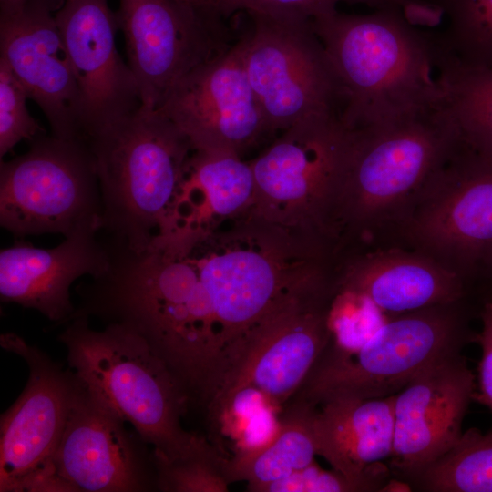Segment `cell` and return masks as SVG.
<instances>
[{"label": "cell", "mask_w": 492, "mask_h": 492, "mask_svg": "<svg viewBox=\"0 0 492 492\" xmlns=\"http://www.w3.org/2000/svg\"><path fill=\"white\" fill-rule=\"evenodd\" d=\"M460 143L444 103L350 129L337 254L395 246L425 186Z\"/></svg>", "instance_id": "cell-1"}, {"label": "cell", "mask_w": 492, "mask_h": 492, "mask_svg": "<svg viewBox=\"0 0 492 492\" xmlns=\"http://www.w3.org/2000/svg\"><path fill=\"white\" fill-rule=\"evenodd\" d=\"M344 94L348 129L385 122L440 105L441 47L398 7L368 15L333 10L312 19Z\"/></svg>", "instance_id": "cell-2"}, {"label": "cell", "mask_w": 492, "mask_h": 492, "mask_svg": "<svg viewBox=\"0 0 492 492\" xmlns=\"http://www.w3.org/2000/svg\"><path fill=\"white\" fill-rule=\"evenodd\" d=\"M95 162L101 230L111 246L135 253L170 231L173 203L193 151L159 109L142 105L83 139Z\"/></svg>", "instance_id": "cell-3"}, {"label": "cell", "mask_w": 492, "mask_h": 492, "mask_svg": "<svg viewBox=\"0 0 492 492\" xmlns=\"http://www.w3.org/2000/svg\"><path fill=\"white\" fill-rule=\"evenodd\" d=\"M59 335L77 380L165 459L184 456L205 437L181 426L190 400L165 361L137 331L108 323L90 328L88 318L77 316Z\"/></svg>", "instance_id": "cell-4"}, {"label": "cell", "mask_w": 492, "mask_h": 492, "mask_svg": "<svg viewBox=\"0 0 492 492\" xmlns=\"http://www.w3.org/2000/svg\"><path fill=\"white\" fill-rule=\"evenodd\" d=\"M350 141L340 118L315 117L283 130L250 161L255 182L250 213L298 232L334 257L337 204Z\"/></svg>", "instance_id": "cell-5"}, {"label": "cell", "mask_w": 492, "mask_h": 492, "mask_svg": "<svg viewBox=\"0 0 492 492\" xmlns=\"http://www.w3.org/2000/svg\"><path fill=\"white\" fill-rule=\"evenodd\" d=\"M467 336L466 299L392 316L354 353L322 354L292 399L317 405L333 395H395L428 366L460 353Z\"/></svg>", "instance_id": "cell-6"}, {"label": "cell", "mask_w": 492, "mask_h": 492, "mask_svg": "<svg viewBox=\"0 0 492 492\" xmlns=\"http://www.w3.org/2000/svg\"><path fill=\"white\" fill-rule=\"evenodd\" d=\"M395 246L431 257L468 288L492 281V157L461 141L425 186Z\"/></svg>", "instance_id": "cell-7"}, {"label": "cell", "mask_w": 492, "mask_h": 492, "mask_svg": "<svg viewBox=\"0 0 492 492\" xmlns=\"http://www.w3.org/2000/svg\"><path fill=\"white\" fill-rule=\"evenodd\" d=\"M247 14L242 61L270 133L309 118H341L343 90L312 19Z\"/></svg>", "instance_id": "cell-8"}, {"label": "cell", "mask_w": 492, "mask_h": 492, "mask_svg": "<svg viewBox=\"0 0 492 492\" xmlns=\"http://www.w3.org/2000/svg\"><path fill=\"white\" fill-rule=\"evenodd\" d=\"M0 166V224L17 237L101 230V194L83 140L42 135Z\"/></svg>", "instance_id": "cell-9"}, {"label": "cell", "mask_w": 492, "mask_h": 492, "mask_svg": "<svg viewBox=\"0 0 492 492\" xmlns=\"http://www.w3.org/2000/svg\"><path fill=\"white\" fill-rule=\"evenodd\" d=\"M333 293L331 274L282 297L231 348L213 396L253 386L283 408L328 344L327 313Z\"/></svg>", "instance_id": "cell-10"}, {"label": "cell", "mask_w": 492, "mask_h": 492, "mask_svg": "<svg viewBox=\"0 0 492 492\" xmlns=\"http://www.w3.org/2000/svg\"><path fill=\"white\" fill-rule=\"evenodd\" d=\"M116 14L141 105L149 109L234 44L223 17L194 0H119Z\"/></svg>", "instance_id": "cell-11"}, {"label": "cell", "mask_w": 492, "mask_h": 492, "mask_svg": "<svg viewBox=\"0 0 492 492\" xmlns=\"http://www.w3.org/2000/svg\"><path fill=\"white\" fill-rule=\"evenodd\" d=\"M159 110L194 150L241 156L270 133L244 69L240 38L185 76Z\"/></svg>", "instance_id": "cell-12"}, {"label": "cell", "mask_w": 492, "mask_h": 492, "mask_svg": "<svg viewBox=\"0 0 492 492\" xmlns=\"http://www.w3.org/2000/svg\"><path fill=\"white\" fill-rule=\"evenodd\" d=\"M3 348L23 357L26 385L1 416L0 491H22L25 483L52 464L77 385L49 357L15 333L1 335Z\"/></svg>", "instance_id": "cell-13"}, {"label": "cell", "mask_w": 492, "mask_h": 492, "mask_svg": "<svg viewBox=\"0 0 492 492\" xmlns=\"http://www.w3.org/2000/svg\"><path fill=\"white\" fill-rule=\"evenodd\" d=\"M65 0H28L0 11V58L42 109L54 137L82 138L80 98L56 21Z\"/></svg>", "instance_id": "cell-14"}, {"label": "cell", "mask_w": 492, "mask_h": 492, "mask_svg": "<svg viewBox=\"0 0 492 492\" xmlns=\"http://www.w3.org/2000/svg\"><path fill=\"white\" fill-rule=\"evenodd\" d=\"M77 378V377H76ZM124 421L77 378L67 421L52 458L71 491L130 492L156 487L153 456L129 436ZM155 471V470H154Z\"/></svg>", "instance_id": "cell-15"}, {"label": "cell", "mask_w": 492, "mask_h": 492, "mask_svg": "<svg viewBox=\"0 0 492 492\" xmlns=\"http://www.w3.org/2000/svg\"><path fill=\"white\" fill-rule=\"evenodd\" d=\"M55 16L79 91L84 139L136 111L138 88L118 52L119 27L108 0H65Z\"/></svg>", "instance_id": "cell-16"}, {"label": "cell", "mask_w": 492, "mask_h": 492, "mask_svg": "<svg viewBox=\"0 0 492 492\" xmlns=\"http://www.w3.org/2000/svg\"><path fill=\"white\" fill-rule=\"evenodd\" d=\"M475 376L461 353L415 376L395 395L392 475L405 480L446 453L462 435Z\"/></svg>", "instance_id": "cell-17"}, {"label": "cell", "mask_w": 492, "mask_h": 492, "mask_svg": "<svg viewBox=\"0 0 492 492\" xmlns=\"http://www.w3.org/2000/svg\"><path fill=\"white\" fill-rule=\"evenodd\" d=\"M98 233L80 230L50 249L20 241L3 249L1 300L35 309L51 321H70L76 312L71 284L87 274L100 275L109 265V252Z\"/></svg>", "instance_id": "cell-18"}, {"label": "cell", "mask_w": 492, "mask_h": 492, "mask_svg": "<svg viewBox=\"0 0 492 492\" xmlns=\"http://www.w3.org/2000/svg\"><path fill=\"white\" fill-rule=\"evenodd\" d=\"M336 287L362 294L389 316L466 299L468 287L431 257L405 247H380L338 256Z\"/></svg>", "instance_id": "cell-19"}, {"label": "cell", "mask_w": 492, "mask_h": 492, "mask_svg": "<svg viewBox=\"0 0 492 492\" xmlns=\"http://www.w3.org/2000/svg\"><path fill=\"white\" fill-rule=\"evenodd\" d=\"M395 395L359 398L333 395L314 410L317 455L358 489L382 491L392 474L383 461L394 443Z\"/></svg>", "instance_id": "cell-20"}, {"label": "cell", "mask_w": 492, "mask_h": 492, "mask_svg": "<svg viewBox=\"0 0 492 492\" xmlns=\"http://www.w3.org/2000/svg\"><path fill=\"white\" fill-rule=\"evenodd\" d=\"M254 200L250 161L231 152L193 149L173 203L170 231L164 238L211 231L249 214Z\"/></svg>", "instance_id": "cell-21"}, {"label": "cell", "mask_w": 492, "mask_h": 492, "mask_svg": "<svg viewBox=\"0 0 492 492\" xmlns=\"http://www.w3.org/2000/svg\"><path fill=\"white\" fill-rule=\"evenodd\" d=\"M282 413L275 438L258 453L243 457H227L225 475L229 483L246 481L247 490L282 480L312 464L317 455L313 430L316 405L294 401Z\"/></svg>", "instance_id": "cell-22"}, {"label": "cell", "mask_w": 492, "mask_h": 492, "mask_svg": "<svg viewBox=\"0 0 492 492\" xmlns=\"http://www.w3.org/2000/svg\"><path fill=\"white\" fill-rule=\"evenodd\" d=\"M212 444L227 440L231 458L252 456L267 446L281 427L282 408L253 386H240L214 395L205 405Z\"/></svg>", "instance_id": "cell-23"}, {"label": "cell", "mask_w": 492, "mask_h": 492, "mask_svg": "<svg viewBox=\"0 0 492 492\" xmlns=\"http://www.w3.org/2000/svg\"><path fill=\"white\" fill-rule=\"evenodd\" d=\"M439 81L463 144L492 157V67L465 66L443 55Z\"/></svg>", "instance_id": "cell-24"}, {"label": "cell", "mask_w": 492, "mask_h": 492, "mask_svg": "<svg viewBox=\"0 0 492 492\" xmlns=\"http://www.w3.org/2000/svg\"><path fill=\"white\" fill-rule=\"evenodd\" d=\"M405 481L417 491L492 492V431L463 432L446 453Z\"/></svg>", "instance_id": "cell-25"}, {"label": "cell", "mask_w": 492, "mask_h": 492, "mask_svg": "<svg viewBox=\"0 0 492 492\" xmlns=\"http://www.w3.org/2000/svg\"><path fill=\"white\" fill-rule=\"evenodd\" d=\"M447 19L438 35L447 57L465 66L492 67V0H434Z\"/></svg>", "instance_id": "cell-26"}, {"label": "cell", "mask_w": 492, "mask_h": 492, "mask_svg": "<svg viewBox=\"0 0 492 492\" xmlns=\"http://www.w3.org/2000/svg\"><path fill=\"white\" fill-rule=\"evenodd\" d=\"M392 316L357 292L333 282L328 313L329 342L323 354L343 355L360 349Z\"/></svg>", "instance_id": "cell-27"}, {"label": "cell", "mask_w": 492, "mask_h": 492, "mask_svg": "<svg viewBox=\"0 0 492 492\" xmlns=\"http://www.w3.org/2000/svg\"><path fill=\"white\" fill-rule=\"evenodd\" d=\"M156 488L165 492H226L223 455L206 438L191 453L175 459L153 455Z\"/></svg>", "instance_id": "cell-28"}, {"label": "cell", "mask_w": 492, "mask_h": 492, "mask_svg": "<svg viewBox=\"0 0 492 492\" xmlns=\"http://www.w3.org/2000/svg\"><path fill=\"white\" fill-rule=\"evenodd\" d=\"M223 18L235 12H254L271 15L313 19L336 10L339 2L364 4L375 9L401 8L409 19H415L429 8L426 0H194Z\"/></svg>", "instance_id": "cell-29"}, {"label": "cell", "mask_w": 492, "mask_h": 492, "mask_svg": "<svg viewBox=\"0 0 492 492\" xmlns=\"http://www.w3.org/2000/svg\"><path fill=\"white\" fill-rule=\"evenodd\" d=\"M28 96L8 65L0 58V156L21 140L33 141L44 128L26 107Z\"/></svg>", "instance_id": "cell-30"}, {"label": "cell", "mask_w": 492, "mask_h": 492, "mask_svg": "<svg viewBox=\"0 0 492 492\" xmlns=\"http://www.w3.org/2000/svg\"><path fill=\"white\" fill-rule=\"evenodd\" d=\"M256 492H358L357 487L333 468L325 470L315 461L284 479L261 486Z\"/></svg>", "instance_id": "cell-31"}, {"label": "cell", "mask_w": 492, "mask_h": 492, "mask_svg": "<svg viewBox=\"0 0 492 492\" xmlns=\"http://www.w3.org/2000/svg\"><path fill=\"white\" fill-rule=\"evenodd\" d=\"M482 330L477 335L481 346V359L478 365L477 392L475 398L492 411V295L481 309Z\"/></svg>", "instance_id": "cell-32"}, {"label": "cell", "mask_w": 492, "mask_h": 492, "mask_svg": "<svg viewBox=\"0 0 492 492\" xmlns=\"http://www.w3.org/2000/svg\"><path fill=\"white\" fill-rule=\"evenodd\" d=\"M28 0H0L1 11L12 10L24 5Z\"/></svg>", "instance_id": "cell-33"}]
</instances>
